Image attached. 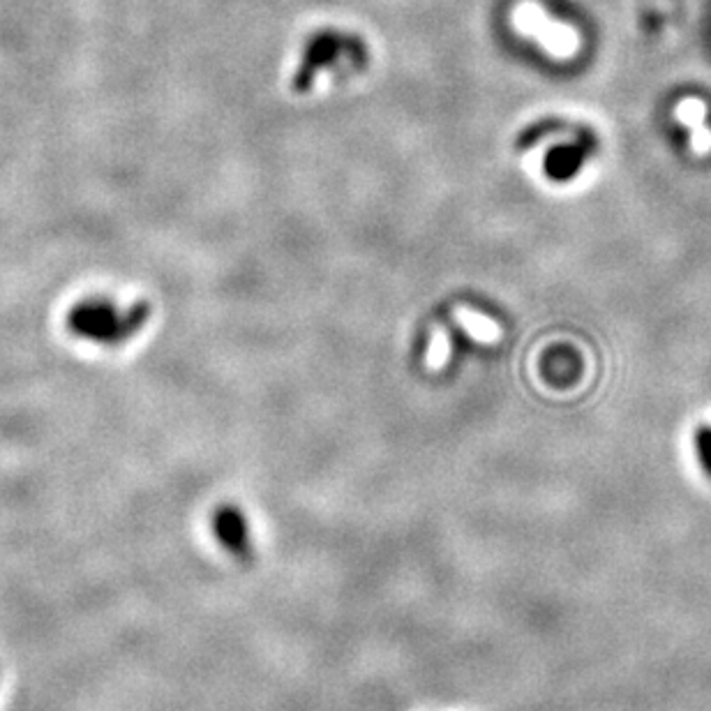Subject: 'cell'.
Listing matches in <instances>:
<instances>
[{"mask_svg": "<svg viewBox=\"0 0 711 711\" xmlns=\"http://www.w3.org/2000/svg\"><path fill=\"white\" fill-rule=\"evenodd\" d=\"M695 453H698L700 467L707 476H711V428L709 425H702V428L695 432Z\"/></svg>", "mask_w": 711, "mask_h": 711, "instance_id": "8992f818", "label": "cell"}, {"mask_svg": "<svg viewBox=\"0 0 711 711\" xmlns=\"http://www.w3.org/2000/svg\"><path fill=\"white\" fill-rule=\"evenodd\" d=\"M460 319H462V324L467 326L478 340H497L495 324H492V321H488L485 317H481V314L460 310Z\"/></svg>", "mask_w": 711, "mask_h": 711, "instance_id": "5b68a950", "label": "cell"}, {"mask_svg": "<svg viewBox=\"0 0 711 711\" xmlns=\"http://www.w3.org/2000/svg\"><path fill=\"white\" fill-rule=\"evenodd\" d=\"M368 63V49L358 35L321 31L305 44L301 65L294 74V91L308 93L324 72L361 70Z\"/></svg>", "mask_w": 711, "mask_h": 711, "instance_id": "7a4b0ae2", "label": "cell"}, {"mask_svg": "<svg viewBox=\"0 0 711 711\" xmlns=\"http://www.w3.org/2000/svg\"><path fill=\"white\" fill-rule=\"evenodd\" d=\"M596 151V137L589 130H582L580 137L571 144H559L545 155V176L557 183H566L575 178L585 167V162Z\"/></svg>", "mask_w": 711, "mask_h": 711, "instance_id": "3957f363", "label": "cell"}, {"mask_svg": "<svg viewBox=\"0 0 711 711\" xmlns=\"http://www.w3.org/2000/svg\"><path fill=\"white\" fill-rule=\"evenodd\" d=\"M151 317V305L134 303L127 310L116 308L107 298H86L67 312V328L81 340L116 347L132 340Z\"/></svg>", "mask_w": 711, "mask_h": 711, "instance_id": "6da1fadb", "label": "cell"}, {"mask_svg": "<svg viewBox=\"0 0 711 711\" xmlns=\"http://www.w3.org/2000/svg\"><path fill=\"white\" fill-rule=\"evenodd\" d=\"M215 529L220 541L229 550L243 552L248 550V525H245L243 515L236 508H222L215 518Z\"/></svg>", "mask_w": 711, "mask_h": 711, "instance_id": "277c9868", "label": "cell"}]
</instances>
